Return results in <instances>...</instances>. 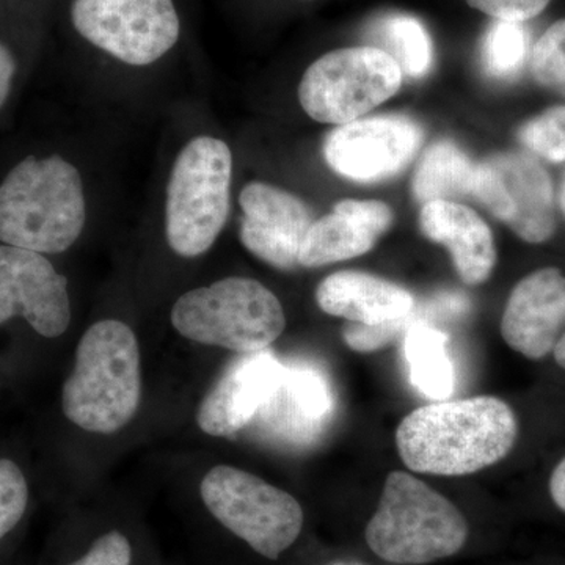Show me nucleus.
Returning <instances> with one entry per match:
<instances>
[{
  "label": "nucleus",
  "instance_id": "obj_1",
  "mask_svg": "<svg viewBox=\"0 0 565 565\" xmlns=\"http://www.w3.org/2000/svg\"><path fill=\"white\" fill-rule=\"evenodd\" d=\"M516 437L519 419L511 405L476 396L416 408L397 427L396 446L416 473L465 476L503 460Z\"/></svg>",
  "mask_w": 565,
  "mask_h": 565
},
{
  "label": "nucleus",
  "instance_id": "obj_2",
  "mask_svg": "<svg viewBox=\"0 0 565 565\" xmlns=\"http://www.w3.org/2000/svg\"><path fill=\"white\" fill-rule=\"evenodd\" d=\"M79 170L61 158L29 156L0 184V241L36 253H62L84 230Z\"/></svg>",
  "mask_w": 565,
  "mask_h": 565
},
{
  "label": "nucleus",
  "instance_id": "obj_3",
  "mask_svg": "<svg viewBox=\"0 0 565 565\" xmlns=\"http://www.w3.org/2000/svg\"><path fill=\"white\" fill-rule=\"evenodd\" d=\"M140 393L136 334L120 321L93 323L77 345L76 366L63 385L66 418L88 433H117L136 415Z\"/></svg>",
  "mask_w": 565,
  "mask_h": 565
},
{
  "label": "nucleus",
  "instance_id": "obj_4",
  "mask_svg": "<svg viewBox=\"0 0 565 565\" xmlns=\"http://www.w3.org/2000/svg\"><path fill=\"white\" fill-rule=\"evenodd\" d=\"M468 533L467 519L448 498L414 476L394 471L364 539L386 563L424 565L455 556Z\"/></svg>",
  "mask_w": 565,
  "mask_h": 565
},
{
  "label": "nucleus",
  "instance_id": "obj_5",
  "mask_svg": "<svg viewBox=\"0 0 565 565\" xmlns=\"http://www.w3.org/2000/svg\"><path fill=\"white\" fill-rule=\"evenodd\" d=\"M172 323L195 343L255 353L266 351L280 337L286 318L280 300L266 286L232 277L181 296Z\"/></svg>",
  "mask_w": 565,
  "mask_h": 565
},
{
  "label": "nucleus",
  "instance_id": "obj_6",
  "mask_svg": "<svg viewBox=\"0 0 565 565\" xmlns=\"http://www.w3.org/2000/svg\"><path fill=\"white\" fill-rule=\"evenodd\" d=\"M233 154L214 137H196L178 156L167 189V241L177 255L210 250L228 218Z\"/></svg>",
  "mask_w": 565,
  "mask_h": 565
},
{
  "label": "nucleus",
  "instance_id": "obj_7",
  "mask_svg": "<svg viewBox=\"0 0 565 565\" xmlns=\"http://www.w3.org/2000/svg\"><path fill=\"white\" fill-rule=\"evenodd\" d=\"M200 494L223 527L267 559H278L302 533L299 501L247 471L218 465L204 476Z\"/></svg>",
  "mask_w": 565,
  "mask_h": 565
},
{
  "label": "nucleus",
  "instance_id": "obj_8",
  "mask_svg": "<svg viewBox=\"0 0 565 565\" xmlns=\"http://www.w3.org/2000/svg\"><path fill=\"white\" fill-rule=\"evenodd\" d=\"M399 65L375 46L344 47L305 71L299 99L308 117L329 125L359 120L403 87Z\"/></svg>",
  "mask_w": 565,
  "mask_h": 565
},
{
  "label": "nucleus",
  "instance_id": "obj_9",
  "mask_svg": "<svg viewBox=\"0 0 565 565\" xmlns=\"http://www.w3.org/2000/svg\"><path fill=\"white\" fill-rule=\"evenodd\" d=\"M71 20L85 40L134 66L159 61L180 39L173 0H73Z\"/></svg>",
  "mask_w": 565,
  "mask_h": 565
},
{
  "label": "nucleus",
  "instance_id": "obj_10",
  "mask_svg": "<svg viewBox=\"0 0 565 565\" xmlns=\"http://www.w3.org/2000/svg\"><path fill=\"white\" fill-rule=\"evenodd\" d=\"M473 199L527 244L556 232L552 178L525 152H494L476 163Z\"/></svg>",
  "mask_w": 565,
  "mask_h": 565
},
{
  "label": "nucleus",
  "instance_id": "obj_11",
  "mask_svg": "<svg viewBox=\"0 0 565 565\" xmlns=\"http://www.w3.org/2000/svg\"><path fill=\"white\" fill-rule=\"evenodd\" d=\"M423 140L422 126L404 115L359 118L329 132L323 158L334 173L348 180L384 181L414 161Z\"/></svg>",
  "mask_w": 565,
  "mask_h": 565
},
{
  "label": "nucleus",
  "instance_id": "obj_12",
  "mask_svg": "<svg viewBox=\"0 0 565 565\" xmlns=\"http://www.w3.org/2000/svg\"><path fill=\"white\" fill-rule=\"evenodd\" d=\"M22 316L36 333L57 338L71 322L68 281L41 253L0 245V323Z\"/></svg>",
  "mask_w": 565,
  "mask_h": 565
},
{
  "label": "nucleus",
  "instance_id": "obj_13",
  "mask_svg": "<svg viewBox=\"0 0 565 565\" xmlns=\"http://www.w3.org/2000/svg\"><path fill=\"white\" fill-rule=\"evenodd\" d=\"M244 211L241 241L248 252L280 270L299 267V252L313 218L292 193L266 182H250L239 196Z\"/></svg>",
  "mask_w": 565,
  "mask_h": 565
},
{
  "label": "nucleus",
  "instance_id": "obj_14",
  "mask_svg": "<svg viewBox=\"0 0 565 565\" xmlns=\"http://www.w3.org/2000/svg\"><path fill=\"white\" fill-rule=\"evenodd\" d=\"M564 332L565 275L544 267L516 282L501 319L505 344L527 360H542Z\"/></svg>",
  "mask_w": 565,
  "mask_h": 565
},
{
  "label": "nucleus",
  "instance_id": "obj_15",
  "mask_svg": "<svg viewBox=\"0 0 565 565\" xmlns=\"http://www.w3.org/2000/svg\"><path fill=\"white\" fill-rule=\"evenodd\" d=\"M282 366L273 353H244L232 363L196 412V423L204 434L230 437L247 427L280 381Z\"/></svg>",
  "mask_w": 565,
  "mask_h": 565
},
{
  "label": "nucleus",
  "instance_id": "obj_16",
  "mask_svg": "<svg viewBox=\"0 0 565 565\" xmlns=\"http://www.w3.org/2000/svg\"><path fill=\"white\" fill-rule=\"evenodd\" d=\"M329 379L307 364L282 366L280 381L256 418L267 433L294 444L311 441L333 414Z\"/></svg>",
  "mask_w": 565,
  "mask_h": 565
},
{
  "label": "nucleus",
  "instance_id": "obj_17",
  "mask_svg": "<svg viewBox=\"0 0 565 565\" xmlns=\"http://www.w3.org/2000/svg\"><path fill=\"white\" fill-rule=\"evenodd\" d=\"M419 228L427 239L444 245L465 285L489 280L498 253L493 233L484 218L462 203L434 200L419 212Z\"/></svg>",
  "mask_w": 565,
  "mask_h": 565
},
{
  "label": "nucleus",
  "instance_id": "obj_18",
  "mask_svg": "<svg viewBox=\"0 0 565 565\" xmlns=\"http://www.w3.org/2000/svg\"><path fill=\"white\" fill-rule=\"evenodd\" d=\"M316 302L323 313L362 326L407 321L415 310L414 294L359 270H341L323 278L316 289Z\"/></svg>",
  "mask_w": 565,
  "mask_h": 565
},
{
  "label": "nucleus",
  "instance_id": "obj_19",
  "mask_svg": "<svg viewBox=\"0 0 565 565\" xmlns=\"http://www.w3.org/2000/svg\"><path fill=\"white\" fill-rule=\"evenodd\" d=\"M446 344L448 337L437 327L411 322L405 330L404 351L412 384L435 403L446 401L455 393V364L449 359Z\"/></svg>",
  "mask_w": 565,
  "mask_h": 565
},
{
  "label": "nucleus",
  "instance_id": "obj_20",
  "mask_svg": "<svg viewBox=\"0 0 565 565\" xmlns=\"http://www.w3.org/2000/svg\"><path fill=\"white\" fill-rule=\"evenodd\" d=\"M475 178L476 163L452 141L441 140L426 151L416 167L412 191L423 204L434 200L455 202L473 196Z\"/></svg>",
  "mask_w": 565,
  "mask_h": 565
},
{
  "label": "nucleus",
  "instance_id": "obj_21",
  "mask_svg": "<svg viewBox=\"0 0 565 565\" xmlns=\"http://www.w3.org/2000/svg\"><path fill=\"white\" fill-rule=\"evenodd\" d=\"M379 237L362 223L333 211L311 223L299 252V266L315 269L371 252Z\"/></svg>",
  "mask_w": 565,
  "mask_h": 565
},
{
  "label": "nucleus",
  "instance_id": "obj_22",
  "mask_svg": "<svg viewBox=\"0 0 565 565\" xmlns=\"http://www.w3.org/2000/svg\"><path fill=\"white\" fill-rule=\"evenodd\" d=\"M373 40L408 77L426 76L434 62V46L422 21L405 13H392L373 25Z\"/></svg>",
  "mask_w": 565,
  "mask_h": 565
},
{
  "label": "nucleus",
  "instance_id": "obj_23",
  "mask_svg": "<svg viewBox=\"0 0 565 565\" xmlns=\"http://www.w3.org/2000/svg\"><path fill=\"white\" fill-rule=\"evenodd\" d=\"M530 35L523 22L493 20L482 40V65L497 79H511L530 58Z\"/></svg>",
  "mask_w": 565,
  "mask_h": 565
},
{
  "label": "nucleus",
  "instance_id": "obj_24",
  "mask_svg": "<svg viewBox=\"0 0 565 565\" xmlns=\"http://www.w3.org/2000/svg\"><path fill=\"white\" fill-rule=\"evenodd\" d=\"M516 140L544 161L565 162V106L550 107L520 126Z\"/></svg>",
  "mask_w": 565,
  "mask_h": 565
},
{
  "label": "nucleus",
  "instance_id": "obj_25",
  "mask_svg": "<svg viewBox=\"0 0 565 565\" xmlns=\"http://www.w3.org/2000/svg\"><path fill=\"white\" fill-rule=\"evenodd\" d=\"M531 76L541 87L565 98V18L550 25L531 50Z\"/></svg>",
  "mask_w": 565,
  "mask_h": 565
},
{
  "label": "nucleus",
  "instance_id": "obj_26",
  "mask_svg": "<svg viewBox=\"0 0 565 565\" xmlns=\"http://www.w3.org/2000/svg\"><path fill=\"white\" fill-rule=\"evenodd\" d=\"M28 501L29 487L20 467L0 460V541L21 522Z\"/></svg>",
  "mask_w": 565,
  "mask_h": 565
},
{
  "label": "nucleus",
  "instance_id": "obj_27",
  "mask_svg": "<svg viewBox=\"0 0 565 565\" xmlns=\"http://www.w3.org/2000/svg\"><path fill=\"white\" fill-rule=\"evenodd\" d=\"M68 565H132V546L120 531H110L93 542L88 552Z\"/></svg>",
  "mask_w": 565,
  "mask_h": 565
},
{
  "label": "nucleus",
  "instance_id": "obj_28",
  "mask_svg": "<svg viewBox=\"0 0 565 565\" xmlns=\"http://www.w3.org/2000/svg\"><path fill=\"white\" fill-rule=\"evenodd\" d=\"M412 319V318H411ZM407 321L382 323V326H362V323H349L343 330V337L349 348L356 352H373L384 348L408 327Z\"/></svg>",
  "mask_w": 565,
  "mask_h": 565
},
{
  "label": "nucleus",
  "instance_id": "obj_29",
  "mask_svg": "<svg viewBox=\"0 0 565 565\" xmlns=\"http://www.w3.org/2000/svg\"><path fill=\"white\" fill-rule=\"evenodd\" d=\"M493 20L525 22L539 17L552 0H465Z\"/></svg>",
  "mask_w": 565,
  "mask_h": 565
},
{
  "label": "nucleus",
  "instance_id": "obj_30",
  "mask_svg": "<svg viewBox=\"0 0 565 565\" xmlns=\"http://www.w3.org/2000/svg\"><path fill=\"white\" fill-rule=\"evenodd\" d=\"M341 214L349 215L353 221L362 223L364 228L370 230L375 236L392 228L393 211L388 204L382 202H359V200H343L334 204V210Z\"/></svg>",
  "mask_w": 565,
  "mask_h": 565
},
{
  "label": "nucleus",
  "instance_id": "obj_31",
  "mask_svg": "<svg viewBox=\"0 0 565 565\" xmlns=\"http://www.w3.org/2000/svg\"><path fill=\"white\" fill-rule=\"evenodd\" d=\"M17 63L9 47L0 43V107L6 104L11 90V81H13Z\"/></svg>",
  "mask_w": 565,
  "mask_h": 565
},
{
  "label": "nucleus",
  "instance_id": "obj_32",
  "mask_svg": "<svg viewBox=\"0 0 565 565\" xmlns=\"http://www.w3.org/2000/svg\"><path fill=\"white\" fill-rule=\"evenodd\" d=\"M550 497L565 514V459L556 465L550 478Z\"/></svg>",
  "mask_w": 565,
  "mask_h": 565
},
{
  "label": "nucleus",
  "instance_id": "obj_33",
  "mask_svg": "<svg viewBox=\"0 0 565 565\" xmlns=\"http://www.w3.org/2000/svg\"><path fill=\"white\" fill-rule=\"evenodd\" d=\"M553 355H555L556 363L559 364V367H563L565 371V332L563 337L557 341L555 349H553Z\"/></svg>",
  "mask_w": 565,
  "mask_h": 565
},
{
  "label": "nucleus",
  "instance_id": "obj_34",
  "mask_svg": "<svg viewBox=\"0 0 565 565\" xmlns=\"http://www.w3.org/2000/svg\"><path fill=\"white\" fill-rule=\"evenodd\" d=\"M559 207H561V211H563V214H564V217H565V174H564V178H563V184H561Z\"/></svg>",
  "mask_w": 565,
  "mask_h": 565
}]
</instances>
